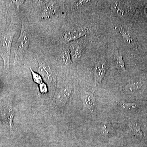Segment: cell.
Segmentation results:
<instances>
[{
  "label": "cell",
  "instance_id": "1",
  "mask_svg": "<svg viewBox=\"0 0 147 147\" xmlns=\"http://www.w3.org/2000/svg\"><path fill=\"white\" fill-rule=\"evenodd\" d=\"M13 22L5 30L0 34V55L3 61L5 71L7 74L9 71V60L13 37L16 30Z\"/></svg>",
  "mask_w": 147,
  "mask_h": 147
},
{
  "label": "cell",
  "instance_id": "2",
  "mask_svg": "<svg viewBox=\"0 0 147 147\" xmlns=\"http://www.w3.org/2000/svg\"><path fill=\"white\" fill-rule=\"evenodd\" d=\"M30 41V35L29 32L28 22L26 19L22 18L21 33L14 47V65L19 63L23 60L28 48Z\"/></svg>",
  "mask_w": 147,
  "mask_h": 147
},
{
  "label": "cell",
  "instance_id": "3",
  "mask_svg": "<svg viewBox=\"0 0 147 147\" xmlns=\"http://www.w3.org/2000/svg\"><path fill=\"white\" fill-rule=\"evenodd\" d=\"M108 69L105 55L103 53L98 57L92 67L95 82L98 86L101 84Z\"/></svg>",
  "mask_w": 147,
  "mask_h": 147
},
{
  "label": "cell",
  "instance_id": "4",
  "mask_svg": "<svg viewBox=\"0 0 147 147\" xmlns=\"http://www.w3.org/2000/svg\"><path fill=\"white\" fill-rule=\"evenodd\" d=\"M90 28L87 27H77L67 30L63 36V39L65 43L79 39L84 36L89 32Z\"/></svg>",
  "mask_w": 147,
  "mask_h": 147
},
{
  "label": "cell",
  "instance_id": "5",
  "mask_svg": "<svg viewBox=\"0 0 147 147\" xmlns=\"http://www.w3.org/2000/svg\"><path fill=\"white\" fill-rule=\"evenodd\" d=\"M38 71L42 79L47 84L53 83L55 76L51 66L45 59H41L38 62Z\"/></svg>",
  "mask_w": 147,
  "mask_h": 147
},
{
  "label": "cell",
  "instance_id": "6",
  "mask_svg": "<svg viewBox=\"0 0 147 147\" xmlns=\"http://www.w3.org/2000/svg\"><path fill=\"white\" fill-rule=\"evenodd\" d=\"M85 47V41L84 40L79 39L70 43L68 48L72 61H75L81 57Z\"/></svg>",
  "mask_w": 147,
  "mask_h": 147
},
{
  "label": "cell",
  "instance_id": "7",
  "mask_svg": "<svg viewBox=\"0 0 147 147\" xmlns=\"http://www.w3.org/2000/svg\"><path fill=\"white\" fill-rule=\"evenodd\" d=\"M111 8L115 15L120 18L125 19L130 14L129 8L124 1H115L111 5Z\"/></svg>",
  "mask_w": 147,
  "mask_h": 147
},
{
  "label": "cell",
  "instance_id": "8",
  "mask_svg": "<svg viewBox=\"0 0 147 147\" xmlns=\"http://www.w3.org/2000/svg\"><path fill=\"white\" fill-rule=\"evenodd\" d=\"M72 90L70 87H65L61 89L56 95L55 99L56 105L59 108H62L71 96Z\"/></svg>",
  "mask_w": 147,
  "mask_h": 147
},
{
  "label": "cell",
  "instance_id": "9",
  "mask_svg": "<svg viewBox=\"0 0 147 147\" xmlns=\"http://www.w3.org/2000/svg\"><path fill=\"white\" fill-rule=\"evenodd\" d=\"M59 10V6L57 1H48L42 9V19H46L57 15Z\"/></svg>",
  "mask_w": 147,
  "mask_h": 147
},
{
  "label": "cell",
  "instance_id": "10",
  "mask_svg": "<svg viewBox=\"0 0 147 147\" xmlns=\"http://www.w3.org/2000/svg\"><path fill=\"white\" fill-rule=\"evenodd\" d=\"M119 31L122 36L125 42L135 50H138L137 41L133 34L123 27L118 28Z\"/></svg>",
  "mask_w": 147,
  "mask_h": 147
},
{
  "label": "cell",
  "instance_id": "11",
  "mask_svg": "<svg viewBox=\"0 0 147 147\" xmlns=\"http://www.w3.org/2000/svg\"><path fill=\"white\" fill-rule=\"evenodd\" d=\"M113 60L115 67L120 71L124 73L126 72L125 64L122 55L118 49L116 48L113 52Z\"/></svg>",
  "mask_w": 147,
  "mask_h": 147
},
{
  "label": "cell",
  "instance_id": "12",
  "mask_svg": "<svg viewBox=\"0 0 147 147\" xmlns=\"http://www.w3.org/2000/svg\"><path fill=\"white\" fill-rule=\"evenodd\" d=\"M82 99L85 107L89 109L93 115L96 105L95 98L93 94L89 91L84 92L82 94Z\"/></svg>",
  "mask_w": 147,
  "mask_h": 147
},
{
  "label": "cell",
  "instance_id": "13",
  "mask_svg": "<svg viewBox=\"0 0 147 147\" xmlns=\"http://www.w3.org/2000/svg\"><path fill=\"white\" fill-rule=\"evenodd\" d=\"M59 57L62 63L65 65H68L71 63V55L67 46L64 47L63 49L61 51Z\"/></svg>",
  "mask_w": 147,
  "mask_h": 147
},
{
  "label": "cell",
  "instance_id": "14",
  "mask_svg": "<svg viewBox=\"0 0 147 147\" xmlns=\"http://www.w3.org/2000/svg\"><path fill=\"white\" fill-rule=\"evenodd\" d=\"M142 86V83L140 82L129 83L123 87L122 92L124 94L134 92L140 89Z\"/></svg>",
  "mask_w": 147,
  "mask_h": 147
},
{
  "label": "cell",
  "instance_id": "15",
  "mask_svg": "<svg viewBox=\"0 0 147 147\" xmlns=\"http://www.w3.org/2000/svg\"><path fill=\"white\" fill-rule=\"evenodd\" d=\"M129 126L134 136L139 138H142L143 136V133L139 124L134 122H130Z\"/></svg>",
  "mask_w": 147,
  "mask_h": 147
},
{
  "label": "cell",
  "instance_id": "16",
  "mask_svg": "<svg viewBox=\"0 0 147 147\" xmlns=\"http://www.w3.org/2000/svg\"><path fill=\"white\" fill-rule=\"evenodd\" d=\"M32 76L33 79L35 83L40 85L42 83H43V79L42 77L38 73L35 72L31 68H30Z\"/></svg>",
  "mask_w": 147,
  "mask_h": 147
},
{
  "label": "cell",
  "instance_id": "17",
  "mask_svg": "<svg viewBox=\"0 0 147 147\" xmlns=\"http://www.w3.org/2000/svg\"><path fill=\"white\" fill-rule=\"evenodd\" d=\"M119 105L121 108L125 110H130L137 107V105L135 103L126 102L123 101H121L119 102Z\"/></svg>",
  "mask_w": 147,
  "mask_h": 147
},
{
  "label": "cell",
  "instance_id": "18",
  "mask_svg": "<svg viewBox=\"0 0 147 147\" xmlns=\"http://www.w3.org/2000/svg\"><path fill=\"white\" fill-rule=\"evenodd\" d=\"M39 88L40 91L41 93L43 94H46L48 91V88H47V85L44 82L39 85Z\"/></svg>",
  "mask_w": 147,
  "mask_h": 147
},
{
  "label": "cell",
  "instance_id": "19",
  "mask_svg": "<svg viewBox=\"0 0 147 147\" xmlns=\"http://www.w3.org/2000/svg\"><path fill=\"white\" fill-rule=\"evenodd\" d=\"M12 2L16 5L17 8L18 9L19 7L22 5V4L25 2L24 1H12Z\"/></svg>",
  "mask_w": 147,
  "mask_h": 147
},
{
  "label": "cell",
  "instance_id": "20",
  "mask_svg": "<svg viewBox=\"0 0 147 147\" xmlns=\"http://www.w3.org/2000/svg\"><path fill=\"white\" fill-rule=\"evenodd\" d=\"M144 14L145 17L147 21V3L146 5L145 6L144 8Z\"/></svg>",
  "mask_w": 147,
  "mask_h": 147
}]
</instances>
